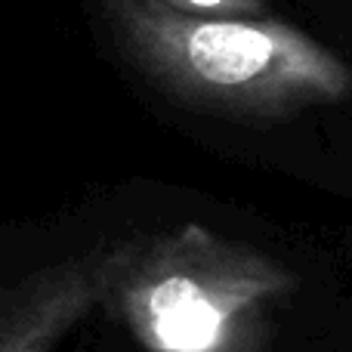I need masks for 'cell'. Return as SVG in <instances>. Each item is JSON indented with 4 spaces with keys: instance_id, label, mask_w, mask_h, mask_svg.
<instances>
[{
    "instance_id": "cell-1",
    "label": "cell",
    "mask_w": 352,
    "mask_h": 352,
    "mask_svg": "<svg viewBox=\"0 0 352 352\" xmlns=\"http://www.w3.org/2000/svg\"><path fill=\"white\" fill-rule=\"evenodd\" d=\"M109 50L176 109L291 124L352 99V65L285 19L204 16L161 0H87Z\"/></svg>"
},
{
    "instance_id": "cell-2",
    "label": "cell",
    "mask_w": 352,
    "mask_h": 352,
    "mask_svg": "<svg viewBox=\"0 0 352 352\" xmlns=\"http://www.w3.org/2000/svg\"><path fill=\"white\" fill-rule=\"evenodd\" d=\"M105 309L148 352H260L297 275L198 223L111 244Z\"/></svg>"
},
{
    "instance_id": "cell-3",
    "label": "cell",
    "mask_w": 352,
    "mask_h": 352,
    "mask_svg": "<svg viewBox=\"0 0 352 352\" xmlns=\"http://www.w3.org/2000/svg\"><path fill=\"white\" fill-rule=\"evenodd\" d=\"M111 244L19 278L0 297V352H56L87 312L105 306Z\"/></svg>"
},
{
    "instance_id": "cell-4",
    "label": "cell",
    "mask_w": 352,
    "mask_h": 352,
    "mask_svg": "<svg viewBox=\"0 0 352 352\" xmlns=\"http://www.w3.org/2000/svg\"><path fill=\"white\" fill-rule=\"evenodd\" d=\"M173 10L204 12V16H244V19H275L272 0H161Z\"/></svg>"
}]
</instances>
